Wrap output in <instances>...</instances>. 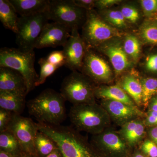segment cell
Returning a JSON list of instances; mask_svg holds the SVG:
<instances>
[{"mask_svg": "<svg viewBox=\"0 0 157 157\" xmlns=\"http://www.w3.org/2000/svg\"><path fill=\"white\" fill-rule=\"evenodd\" d=\"M37 125L39 132L55 142L63 157H100L91 144L71 127L39 123Z\"/></svg>", "mask_w": 157, "mask_h": 157, "instance_id": "6da1fadb", "label": "cell"}, {"mask_svg": "<svg viewBox=\"0 0 157 157\" xmlns=\"http://www.w3.org/2000/svg\"><path fill=\"white\" fill-rule=\"evenodd\" d=\"M64 98L60 93L46 89L27 103L29 112L39 123L59 125L67 116Z\"/></svg>", "mask_w": 157, "mask_h": 157, "instance_id": "7a4b0ae2", "label": "cell"}, {"mask_svg": "<svg viewBox=\"0 0 157 157\" xmlns=\"http://www.w3.org/2000/svg\"><path fill=\"white\" fill-rule=\"evenodd\" d=\"M70 121L78 131L98 135L107 129L110 118L101 105L96 103L73 105L69 115Z\"/></svg>", "mask_w": 157, "mask_h": 157, "instance_id": "3957f363", "label": "cell"}, {"mask_svg": "<svg viewBox=\"0 0 157 157\" xmlns=\"http://www.w3.org/2000/svg\"><path fill=\"white\" fill-rule=\"evenodd\" d=\"M34 51L24 52L18 48L5 47L0 50V67L11 68L19 72L24 78L27 94L36 87L39 75L35 70Z\"/></svg>", "mask_w": 157, "mask_h": 157, "instance_id": "277c9868", "label": "cell"}, {"mask_svg": "<svg viewBox=\"0 0 157 157\" xmlns=\"http://www.w3.org/2000/svg\"><path fill=\"white\" fill-rule=\"evenodd\" d=\"M95 89L89 78L75 71L64 78L60 93L73 105L91 104L95 103Z\"/></svg>", "mask_w": 157, "mask_h": 157, "instance_id": "5b68a950", "label": "cell"}, {"mask_svg": "<svg viewBox=\"0 0 157 157\" xmlns=\"http://www.w3.org/2000/svg\"><path fill=\"white\" fill-rule=\"evenodd\" d=\"M48 20L47 11L20 17L16 34V43L18 49L24 52L34 51L37 40Z\"/></svg>", "mask_w": 157, "mask_h": 157, "instance_id": "8992f818", "label": "cell"}, {"mask_svg": "<svg viewBox=\"0 0 157 157\" xmlns=\"http://www.w3.org/2000/svg\"><path fill=\"white\" fill-rule=\"evenodd\" d=\"M48 19L63 25L69 28H78L86 20L87 13L71 0H51L47 11Z\"/></svg>", "mask_w": 157, "mask_h": 157, "instance_id": "52a82bcc", "label": "cell"}, {"mask_svg": "<svg viewBox=\"0 0 157 157\" xmlns=\"http://www.w3.org/2000/svg\"><path fill=\"white\" fill-rule=\"evenodd\" d=\"M92 146L100 157H131L130 147L121 135L113 131L104 130L94 135Z\"/></svg>", "mask_w": 157, "mask_h": 157, "instance_id": "ba28073f", "label": "cell"}, {"mask_svg": "<svg viewBox=\"0 0 157 157\" xmlns=\"http://www.w3.org/2000/svg\"><path fill=\"white\" fill-rule=\"evenodd\" d=\"M85 23L82 39L91 46L96 47L107 40L121 36L116 29L107 24L93 10L87 11Z\"/></svg>", "mask_w": 157, "mask_h": 157, "instance_id": "9c48e42d", "label": "cell"}, {"mask_svg": "<svg viewBox=\"0 0 157 157\" xmlns=\"http://www.w3.org/2000/svg\"><path fill=\"white\" fill-rule=\"evenodd\" d=\"M7 130L14 134L23 152L38 157L35 147V137L39 131L37 123L29 118L14 113Z\"/></svg>", "mask_w": 157, "mask_h": 157, "instance_id": "30bf717a", "label": "cell"}, {"mask_svg": "<svg viewBox=\"0 0 157 157\" xmlns=\"http://www.w3.org/2000/svg\"><path fill=\"white\" fill-rule=\"evenodd\" d=\"M72 29L63 25L53 22L44 26L37 40L35 48L63 47L70 37Z\"/></svg>", "mask_w": 157, "mask_h": 157, "instance_id": "8fae6325", "label": "cell"}, {"mask_svg": "<svg viewBox=\"0 0 157 157\" xmlns=\"http://www.w3.org/2000/svg\"><path fill=\"white\" fill-rule=\"evenodd\" d=\"M78 29H72L70 38L63 47L66 58L65 66L73 71L82 68L86 51L85 43L79 36Z\"/></svg>", "mask_w": 157, "mask_h": 157, "instance_id": "7c38bea8", "label": "cell"}, {"mask_svg": "<svg viewBox=\"0 0 157 157\" xmlns=\"http://www.w3.org/2000/svg\"><path fill=\"white\" fill-rule=\"evenodd\" d=\"M86 51L82 68L85 74L96 82H106L110 80L112 73L109 65L92 50Z\"/></svg>", "mask_w": 157, "mask_h": 157, "instance_id": "4fadbf2b", "label": "cell"}, {"mask_svg": "<svg viewBox=\"0 0 157 157\" xmlns=\"http://www.w3.org/2000/svg\"><path fill=\"white\" fill-rule=\"evenodd\" d=\"M101 106L106 110L110 118L122 126L144 115V113L136 106H131L118 101L104 100Z\"/></svg>", "mask_w": 157, "mask_h": 157, "instance_id": "5bb4252c", "label": "cell"}, {"mask_svg": "<svg viewBox=\"0 0 157 157\" xmlns=\"http://www.w3.org/2000/svg\"><path fill=\"white\" fill-rule=\"evenodd\" d=\"M0 91L27 95L26 84L22 75L8 67H0Z\"/></svg>", "mask_w": 157, "mask_h": 157, "instance_id": "9a60e30c", "label": "cell"}, {"mask_svg": "<svg viewBox=\"0 0 157 157\" xmlns=\"http://www.w3.org/2000/svg\"><path fill=\"white\" fill-rule=\"evenodd\" d=\"M99 49L108 56L117 75L122 73L130 66L128 55L119 44L111 43L107 45H101Z\"/></svg>", "mask_w": 157, "mask_h": 157, "instance_id": "2e32d148", "label": "cell"}, {"mask_svg": "<svg viewBox=\"0 0 157 157\" xmlns=\"http://www.w3.org/2000/svg\"><path fill=\"white\" fill-rule=\"evenodd\" d=\"M144 122L137 118L128 122L122 126L119 135L130 147L137 144L145 133Z\"/></svg>", "mask_w": 157, "mask_h": 157, "instance_id": "e0dca14e", "label": "cell"}, {"mask_svg": "<svg viewBox=\"0 0 157 157\" xmlns=\"http://www.w3.org/2000/svg\"><path fill=\"white\" fill-rule=\"evenodd\" d=\"M20 17L28 16L46 12L49 0H9Z\"/></svg>", "mask_w": 157, "mask_h": 157, "instance_id": "ac0fdd59", "label": "cell"}, {"mask_svg": "<svg viewBox=\"0 0 157 157\" xmlns=\"http://www.w3.org/2000/svg\"><path fill=\"white\" fill-rule=\"evenodd\" d=\"M26 95L0 91V108L21 115L24 109Z\"/></svg>", "mask_w": 157, "mask_h": 157, "instance_id": "d6986e66", "label": "cell"}, {"mask_svg": "<svg viewBox=\"0 0 157 157\" xmlns=\"http://www.w3.org/2000/svg\"><path fill=\"white\" fill-rule=\"evenodd\" d=\"M95 96L104 100L118 101L131 106H136L128 95L118 85L95 87Z\"/></svg>", "mask_w": 157, "mask_h": 157, "instance_id": "ffe728a7", "label": "cell"}, {"mask_svg": "<svg viewBox=\"0 0 157 157\" xmlns=\"http://www.w3.org/2000/svg\"><path fill=\"white\" fill-rule=\"evenodd\" d=\"M17 12L9 0L0 1V20L5 28L17 33L18 18Z\"/></svg>", "mask_w": 157, "mask_h": 157, "instance_id": "44dd1931", "label": "cell"}, {"mask_svg": "<svg viewBox=\"0 0 157 157\" xmlns=\"http://www.w3.org/2000/svg\"><path fill=\"white\" fill-rule=\"evenodd\" d=\"M0 150L18 157L23 152L19 141L8 130L0 132Z\"/></svg>", "mask_w": 157, "mask_h": 157, "instance_id": "7402d4cb", "label": "cell"}, {"mask_svg": "<svg viewBox=\"0 0 157 157\" xmlns=\"http://www.w3.org/2000/svg\"><path fill=\"white\" fill-rule=\"evenodd\" d=\"M121 87L137 106L142 104V85L138 79L132 76H125L122 82Z\"/></svg>", "mask_w": 157, "mask_h": 157, "instance_id": "603a6c76", "label": "cell"}, {"mask_svg": "<svg viewBox=\"0 0 157 157\" xmlns=\"http://www.w3.org/2000/svg\"><path fill=\"white\" fill-rule=\"evenodd\" d=\"M35 147L38 157H45L58 148L52 139L39 131L35 139Z\"/></svg>", "mask_w": 157, "mask_h": 157, "instance_id": "cb8c5ba5", "label": "cell"}, {"mask_svg": "<svg viewBox=\"0 0 157 157\" xmlns=\"http://www.w3.org/2000/svg\"><path fill=\"white\" fill-rule=\"evenodd\" d=\"M140 82L142 89V104L147 107L153 97L157 94V78H144Z\"/></svg>", "mask_w": 157, "mask_h": 157, "instance_id": "d4e9b609", "label": "cell"}, {"mask_svg": "<svg viewBox=\"0 0 157 157\" xmlns=\"http://www.w3.org/2000/svg\"><path fill=\"white\" fill-rule=\"evenodd\" d=\"M140 35L144 42L148 44L157 45V22L149 21L141 25Z\"/></svg>", "mask_w": 157, "mask_h": 157, "instance_id": "484cf974", "label": "cell"}, {"mask_svg": "<svg viewBox=\"0 0 157 157\" xmlns=\"http://www.w3.org/2000/svg\"><path fill=\"white\" fill-rule=\"evenodd\" d=\"M125 52L134 61H137L140 56V45L137 37L133 35L127 36L123 47Z\"/></svg>", "mask_w": 157, "mask_h": 157, "instance_id": "4316f807", "label": "cell"}, {"mask_svg": "<svg viewBox=\"0 0 157 157\" xmlns=\"http://www.w3.org/2000/svg\"><path fill=\"white\" fill-rule=\"evenodd\" d=\"M39 64L40 67V72L36 86L43 84L48 77L52 75L57 69L59 68L50 63L47 61L46 58L40 59L39 61Z\"/></svg>", "mask_w": 157, "mask_h": 157, "instance_id": "83f0119b", "label": "cell"}, {"mask_svg": "<svg viewBox=\"0 0 157 157\" xmlns=\"http://www.w3.org/2000/svg\"><path fill=\"white\" fill-rule=\"evenodd\" d=\"M105 17L113 25L118 28H124L126 26L125 19L121 11L112 10L106 12Z\"/></svg>", "mask_w": 157, "mask_h": 157, "instance_id": "f1b7e54d", "label": "cell"}, {"mask_svg": "<svg viewBox=\"0 0 157 157\" xmlns=\"http://www.w3.org/2000/svg\"><path fill=\"white\" fill-rule=\"evenodd\" d=\"M46 59L50 63L59 68L66 64V58L63 50L52 52Z\"/></svg>", "mask_w": 157, "mask_h": 157, "instance_id": "f546056e", "label": "cell"}, {"mask_svg": "<svg viewBox=\"0 0 157 157\" xmlns=\"http://www.w3.org/2000/svg\"><path fill=\"white\" fill-rule=\"evenodd\" d=\"M122 14L125 20L135 23L139 19V13L135 7L131 6H124L121 10Z\"/></svg>", "mask_w": 157, "mask_h": 157, "instance_id": "4dcf8cb0", "label": "cell"}, {"mask_svg": "<svg viewBox=\"0 0 157 157\" xmlns=\"http://www.w3.org/2000/svg\"><path fill=\"white\" fill-rule=\"evenodd\" d=\"M140 151L147 157H157V145L151 140H145L140 147Z\"/></svg>", "mask_w": 157, "mask_h": 157, "instance_id": "1f68e13d", "label": "cell"}, {"mask_svg": "<svg viewBox=\"0 0 157 157\" xmlns=\"http://www.w3.org/2000/svg\"><path fill=\"white\" fill-rule=\"evenodd\" d=\"M13 114L11 111L0 108V132L8 128Z\"/></svg>", "mask_w": 157, "mask_h": 157, "instance_id": "d6a6232c", "label": "cell"}, {"mask_svg": "<svg viewBox=\"0 0 157 157\" xmlns=\"http://www.w3.org/2000/svg\"><path fill=\"white\" fill-rule=\"evenodd\" d=\"M140 4L145 15H151L157 11V0H142Z\"/></svg>", "mask_w": 157, "mask_h": 157, "instance_id": "836d02e7", "label": "cell"}, {"mask_svg": "<svg viewBox=\"0 0 157 157\" xmlns=\"http://www.w3.org/2000/svg\"><path fill=\"white\" fill-rule=\"evenodd\" d=\"M95 1L93 0H74L73 2L76 6L88 11L93 10V7L95 6Z\"/></svg>", "mask_w": 157, "mask_h": 157, "instance_id": "e575fe53", "label": "cell"}, {"mask_svg": "<svg viewBox=\"0 0 157 157\" xmlns=\"http://www.w3.org/2000/svg\"><path fill=\"white\" fill-rule=\"evenodd\" d=\"M146 67L148 71L152 72H157V54L152 55L147 58Z\"/></svg>", "mask_w": 157, "mask_h": 157, "instance_id": "d590c367", "label": "cell"}, {"mask_svg": "<svg viewBox=\"0 0 157 157\" xmlns=\"http://www.w3.org/2000/svg\"><path fill=\"white\" fill-rule=\"evenodd\" d=\"M144 124L148 126H157V112L149 110L147 115Z\"/></svg>", "mask_w": 157, "mask_h": 157, "instance_id": "8d00e7d4", "label": "cell"}, {"mask_svg": "<svg viewBox=\"0 0 157 157\" xmlns=\"http://www.w3.org/2000/svg\"><path fill=\"white\" fill-rule=\"evenodd\" d=\"M121 2L119 0H100L95 1V6L99 9H104L118 4Z\"/></svg>", "mask_w": 157, "mask_h": 157, "instance_id": "74e56055", "label": "cell"}, {"mask_svg": "<svg viewBox=\"0 0 157 157\" xmlns=\"http://www.w3.org/2000/svg\"><path fill=\"white\" fill-rule=\"evenodd\" d=\"M149 135L152 141L157 145V126L153 127L150 130Z\"/></svg>", "mask_w": 157, "mask_h": 157, "instance_id": "f35d334b", "label": "cell"}, {"mask_svg": "<svg viewBox=\"0 0 157 157\" xmlns=\"http://www.w3.org/2000/svg\"><path fill=\"white\" fill-rule=\"evenodd\" d=\"M149 104L150 110L157 112V97L152 98Z\"/></svg>", "mask_w": 157, "mask_h": 157, "instance_id": "ab89813d", "label": "cell"}, {"mask_svg": "<svg viewBox=\"0 0 157 157\" xmlns=\"http://www.w3.org/2000/svg\"><path fill=\"white\" fill-rule=\"evenodd\" d=\"M45 157H63V156L59 149L57 148Z\"/></svg>", "mask_w": 157, "mask_h": 157, "instance_id": "60d3db41", "label": "cell"}, {"mask_svg": "<svg viewBox=\"0 0 157 157\" xmlns=\"http://www.w3.org/2000/svg\"><path fill=\"white\" fill-rule=\"evenodd\" d=\"M131 157H147L145 155L140 151H135Z\"/></svg>", "mask_w": 157, "mask_h": 157, "instance_id": "b9f144b4", "label": "cell"}, {"mask_svg": "<svg viewBox=\"0 0 157 157\" xmlns=\"http://www.w3.org/2000/svg\"><path fill=\"white\" fill-rule=\"evenodd\" d=\"M0 157H18L13 155L9 153L6 152L2 151L0 150Z\"/></svg>", "mask_w": 157, "mask_h": 157, "instance_id": "7bdbcfd3", "label": "cell"}, {"mask_svg": "<svg viewBox=\"0 0 157 157\" xmlns=\"http://www.w3.org/2000/svg\"><path fill=\"white\" fill-rule=\"evenodd\" d=\"M20 157H38L34 155H31L30 154L27 153L23 152Z\"/></svg>", "mask_w": 157, "mask_h": 157, "instance_id": "ee69618b", "label": "cell"}]
</instances>
